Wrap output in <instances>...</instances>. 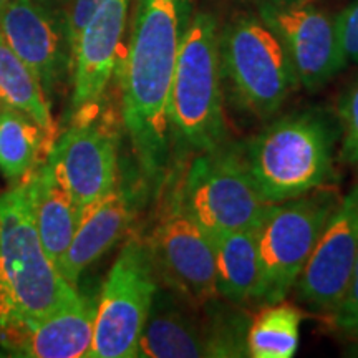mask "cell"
<instances>
[{"mask_svg":"<svg viewBox=\"0 0 358 358\" xmlns=\"http://www.w3.org/2000/svg\"><path fill=\"white\" fill-rule=\"evenodd\" d=\"M194 0H138L122 69L123 122L143 171L163 176L169 161V88Z\"/></svg>","mask_w":358,"mask_h":358,"instance_id":"6da1fadb","label":"cell"},{"mask_svg":"<svg viewBox=\"0 0 358 358\" xmlns=\"http://www.w3.org/2000/svg\"><path fill=\"white\" fill-rule=\"evenodd\" d=\"M45 254L25 178L0 194V337L78 297Z\"/></svg>","mask_w":358,"mask_h":358,"instance_id":"7a4b0ae2","label":"cell"},{"mask_svg":"<svg viewBox=\"0 0 358 358\" xmlns=\"http://www.w3.org/2000/svg\"><path fill=\"white\" fill-rule=\"evenodd\" d=\"M337 129L322 111L279 118L248 145L244 161L267 204L320 189L334 176Z\"/></svg>","mask_w":358,"mask_h":358,"instance_id":"3957f363","label":"cell"},{"mask_svg":"<svg viewBox=\"0 0 358 358\" xmlns=\"http://www.w3.org/2000/svg\"><path fill=\"white\" fill-rule=\"evenodd\" d=\"M221 77L217 20L199 10L182 35L168 100L171 133L199 153L226 141Z\"/></svg>","mask_w":358,"mask_h":358,"instance_id":"277c9868","label":"cell"},{"mask_svg":"<svg viewBox=\"0 0 358 358\" xmlns=\"http://www.w3.org/2000/svg\"><path fill=\"white\" fill-rule=\"evenodd\" d=\"M338 201L332 189H315L268 204L257 227L261 282L254 302L271 306L287 297Z\"/></svg>","mask_w":358,"mask_h":358,"instance_id":"5b68a950","label":"cell"},{"mask_svg":"<svg viewBox=\"0 0 358 358\" xmlns=\"http://www.w3.org/2000/svg\"><path fill=\"white\" fill-rule=\"evenodd\" d=\"M219 60L237 100L262 120L277 113L299 87L287 52L259 15L243 13L224 25Z\"/></svg>","mask_w":358,"mask_h":358,"instance_id":"8992f818","label":"cell"},{"mask_svg":"<svg viewBox=\"0 0 358 358\" xmlns=\"http://www.w3.org/2000/svg\"><path fill=\"white\" fill-rule=\"evenodd\" d=\"M158 282L146 241L138 236L128 237L96 301L95 332L88 358L138 355V342L158 292Z\"/></svg>","mask_w":358,"mask_h":358,"instance_id":"52a82bcc","label":"cell"},{"mask_svg":"<svg viewBox=\"0 0 358 358\" xmlns=\"http://www.w3.org/2000/svg\"><path fill=\"white\" fill-rule=\"evenodd\" d=\"M179 196L187 213L211 236L257 229L268 208L243 153L226 145L192 161Z\"/></svg>","mask_w":358,"mask_h":358,"instance_id":"ba28073f","label":"cell"},{"mask_svg":"<svg viewBox=\"0 0 358 358\" xmlns=\"http://www.w3.org/2000/svg\"><path fill=\"white\" fill-rule=\"evenodd\" d=\"M257 15L287 52L299 85L319 92L348 64L337 15L315 0H259Z\"/></svg>","mask_w":358,"mask_h":358,"instance_id":"9c48e42d","label":"cell"},{"mask_svg":"<svg viewBox=\"0 0 358 358\" xmlns=\"http://www.w3.org/2000/svg\"><path fill=\"white\" fill-rule=\"evenodd\" d=\"M156 275L196 303L217 297L213 236L187 213L176 192L168 211L146 241Z\"/></svg>","mask_w":358,"mask_h":358,"instance_id":"30bf717a","label":"cell"},{"mask_svg":"<svg viewBox=\"0 0 358 358\" xmlns=\"http://www.w3.org/2000/svg\"><path fill=\"white\" fill-rule=\"evenodd\" d=\"M98 111V105L75 111L73 123L47 156L78 211L113 191L118 179V140Z\"/></svg>","mask_w":358,"mask_h":358,"instance_id":"8fae6325","label":"cell"},{"mask_svg":"<svg viewBox=\"0 0 358 358\" xmlns=\"http://www.w3.org/2000/svg\"><path fill=\"white\" fill-rule=\"evenodd\" d=\"M358 254V185L338 201L297 282L299 299L332 317L350 284Z\"/></svg>","mask_w":358,"mask_h":358,"instance_id":"7c38bea8","label":"cell"},{"mask_svg":"<svg viewBox=\"0 0 358 358\" xmlns=\"http://www.w3.org/2000/svg\"><path fill=\"white\" fill-rule=\"evenodd\" d=\"M0 32L50 98L71 71L66 12L38 0H8L0 8Z\"/></svg>","mask_w":358,"mask_h":358,"instance_id":"4fadbf2b","label":"cell"},{"mask_svg":"<svg viewBox=\"0 0 358 358\" xmlns=\"http://www.w3.org/2000/svg\"><path fill=\"white\" fill-rule=\"evenodd\" d=\"M131 0H105L80 30L71 47L73 110L100 105L118 69Z\"/></svg>","mask_w":358,"mask_h":358,"instance_id":"5bb4252c","label":"cell"},{"mask_svg":"<svg viewBox=\"0 0 358 358\" xmlns=\"http://www.w3.org/2000/svg\"><path fill=\"white\" fill-rule=\"evenodd\" d=\"M95 315L96 302L78 294L75 301L50 315L29 322L15 332L2 335L0 345L15 357H88L95 332Z\"/></svg>","mask_w":358,"mask_h":358,"instance_id":"9a60e30c","label":"cell"},{"mask_svg":"<svg viewBox=\"0 0 358 358\" xmlns=\"http://www.w3.org/2000/svg\"><path fill=\"white\" fill-rule=\"evenodd\" d=\"M131 219V203L116 187L80 209L77 229L60 267L64 279L77 287L80 275L122 239Z\"/></svg>","mask_w":358,"mask_h":358,"instance_id":"2e32d148","label":"cell"},{"mask_svg":"<svg viewBox=\"0 0 358 358\" xmlns=\"http://www.w3.org/2000/svg\"><path fill=\"white\" fill-rule=\"evenodd\" d=\"M136 357H216V345L211 330L201 329L198 322L178 306L174 295L158 290L143 327Z\"/></svg>","mask_w":358,"mask_h":358,"instance_id":"e0dca14e","label":"cell"},{"mask_svg":"<svg viewBox=\"0 0 358 358\" xmlns=\"http://www.w3.org/2000/svg\"><path fill=\"white\" fill-rule=\"evenodd\" d=\"M25 182L40 243L60 272L77 229L80 211L47 158L25 178Z\"/></svg>","mask_w":358,"mask_h":358,"instance_id":"ac0fdd59","label":"cell"},{"mask_svg":"<svg viewBox=\"0 0 358 358\" xmlns=\"http://www.w3.org/2000/svg\"><path fill=\"white\" fill-rule=\"evenodd\" d=\"M213 243L217 294L234 303L254 302L261 282L257 229L221 232Z\"/></svg>","mask_w":358,"mask_h":358,"instance_id":"d6986e66","label":"cell"},{"mask_svg":"<svg viewBox=\"0 0 358 358\" xmlns=\"http://www.w3.org/2000/svg\"><path fill=\"white\" fill-rule=\"evenodd\" d=\"M0 106L29 116L42 129L50 148L55 143V123L50 103L38 80L15 55L0 32Z\"/></svg>","mask_w":358,"mask_h":358,"instance_id":"ffe728a7","label":"cell"},{"mask_svg":"<svg viewBox=\"0 0 358 358\" xmlns=\"http://www.w3.org/2000/svg\"><path fill=\"white\" fill-rule=\"evenodd\" d=\"M50 145L29 116L0 106V171L10 182L29 176L50 153Z\"/></svg>","mask_w":358,"mask_h":358,"instance_id":"44dd1931","label":"cell"},{"mask_svg":"<svg viewBox=\"0 0 358 358\" xmlns=\"http://www.w3.org/2000/svg\"><path fill=\"white\" fill-rule=\"evenodd\" d=\"M302 312L284 301L271 303L248 329L245 347L254 358H290L297 353L301 340Z\"/></svg>","mask_w":358,"mask_h":358,"instance_id":"7402d4cb","label":"cell"},{"mask_svg":"<svg viewBox=\"0 0 358 358\" xmlns=\"http://www.w3.org/2000/svg\"><path fill=\"white\" fill-rule=\"evenodd\" d=\"M338 120L342 127L340 161L358 166V78L340 96Z\"/></svg>","mask_w":358,"mask_h":358,"instance_id":"603a6c76","label":"cell"},{"mask_svg":"<svg viewBox=\"0 0 358 358\" xmlns=\"http://www.w3.org/2000/svg\"><path fill=\"white\" fill-rule=\"evenodd\" d=\"M330 319L335 329L345 335L358 350V254L345 297Z\"/></svg>","mask_w":358,"mask_h":358,"instance_id":"cb8c5ba5","label":"cell"},{"mask_svg":"<svg viewBox=\"0 0 358 358\" xmlns=\"http://www.w3.org/2000/svg\"><path fill=\"white\" fill-rule=\"evenodd\" d=\"M337 22L347 60L358 65V0H352L342 12L337 13Z\"/></svg>","mask_w":358,"mask_h":358,"instance_id":"d4e9b609","label":"cell"},{"mask_svg":"<svg viewBox=\"0 0 358 358\" xmlns=\"http://www.w3.org/2000/svg\"><path fill=\"white\" fill-rule=\"evenodd\" d=\"M105 0H71L69 10H66V20H69V37L70 47H73L75 40H77L80 30L83 25L92 19L96 8L101 6Z\"/></svg>","mask_w":358,"mask_h":358,"instance_id":"484cf974","label":"cell"},{"mask_svg":"<svg viewBox=\"0 0 358 358\" xmlns=\"http://www.w3.org/2000/svg\"><path fill=\"white\" fill-rule=\"evenodd\" d=\"M38 2L45 3V6L52 7V8H60V10H64V8L66 7V10H69L71 0H38Z\"/></svg>","mask_w":358,"mask_h":358,"instance_id":"4316f807","label":"cell"},{"mask_svg":"<svg viewBox=\"0 0 358 358\" xmlns=\"http://www.w3.org/2000/svg\"><path fill=\"white\" fill-rule=\"evenodd\" d=\"M8 2V0H0V8H2L3 6H6V3Z\"/></svg>","mask_w":358,"mask_h":358,"instance_id":"83f0119b","label":"cell"}]
</instances>
